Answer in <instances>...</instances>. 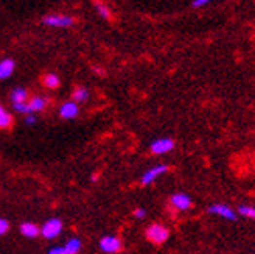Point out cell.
Returning <instances> with one entry per match:
<instances>
[{
    "mask_svg": "<svg viewBox=\"0 0 255 254\" xmlns=\"http://www.w3.org/2000/svg\"><path fill=\"white\" fill-rule=\"evenodd\" d=\"M145 237L153 245H162L170 239V229L162 223H151L145 229Z\"/></svg>",
    "mask_w": 255,
    "mask_h": 254,
    "instance_id": "1",
    "label": "cell"
},
{
    "mask_svg": "<svg viewBox=\"0 0 255 254\" xmlns=\"http://www.w3.org/2000/svg\"><path fill=\"white\" fill-rule=\"evenodd\" d=\"M62 226H64V223H62L61 218H58V217L49 218L41 226V235L47 240H55L62 233Z\"/></svg>",
    "mask_w": 255,
    "mask_h": 254,
    "instance_id": "2",
    "label": "cell"
},
{
    "mask_svg": "<svg viewBox=\"0 0 255 254\" xmlns=\"http://www.w3.org/2000/svg\"><path fill=\"white\" fill-rule=\"evenodd\" d=\"M44 25L53 27V28H67L73 25V18L67 14H47L41 20Z\"/></svg>",
    "mask_w": 255,
    "mask_h": 254,
    "instance_id": "3",
    "label": "cell"
},
{
    "mask_svg": "<svg viewBox=\"0 0 255 254\" xmlns=\"http://www.w3.org/2000/svg\"><path fill=\"white\" fill-rule=\"evenodd\" d=\"M207 212L212 214V215H217V217H221L224 220H230V221H235L238 218L237 211H234L232 208H229V206L224 204V203H215V204L209 206Z\"/></svg>",
    "mask_w": 255,
    "mask_h": 254,
    "instance_id": "4",
    "label": "cell"
},
{
    "mask_svg": "<svg viewBox=\"0 0 255 254\" xmlns=\"http://www.w3.org/2000/svg\"><path fill=\"white\" fill-rule=\"evenodd\" d=\"M174 140L170 139V137H159L156 140L151 142V145H149V152L153 153V155H157V156H161V155H166V153H170L174 150Z\"/></svg>",
    "mask_w": 255,
    "mask_h": 254,
    "instance_id": "5",
    "label": "cell"
},
{
    "mask_svg": "<svg viewBox=\"0 0 255 254\" xmlns=\"http://www.w3.org/2000/svg\"><path fill=\"white\" fill-rule=\"evenodd\" d=\"M98 245H100V250L103 253H106V254H117V253H120L122 248H123L122 240L118 239L117 235H105V237H101Z\"/></svg>",
    "mask_w": 255,
    "mask_h": 254,
    "instance_id": "6",
    "label": "cell"
},
{
    "mask_svg": "<svg viewBox=\"0 0 255 254\" xmlns=\"http://www.w3.org/2000/svg\"><path fill=\"white\" fill-rule=\"evenodd\" d=\"M168 165L166 164H157L154 165V167H149L145 173L142 175V178H140V182L143 186H149V184H153V182L159 178V176H162L164 173L168 172Z\"/></svg>",
    "mask_w": 255,
    "mask_h": 254,
    "instance_id": "7",
    "label": "cell"
},
{
    "mask_svg": "<svg viewBox=\"0 0 255 254\" xmlns=\"http://www.w3.org/2000/svg\"><path fill=\"white\" fill-rule=\"evenodd\" d=\"M170 206L171 208H174L176 211H188L191 206H193V200L184 192H178V194H173L170 196Z\"/></svg>",
    "mask_w": 255,
    "mask_h": 254,
    "instance_id": "8",
    "label": "cell"
},
{
    "mask_svg": "<svg viewBox=\"0 0 255 254\" xmlns=\"http://www.w3.org/2000/svg\"><path fill=\"white\" fill-rule=\"evenodd\" d=\"M79 116V106L75 101H64L61 108H59V117L64 120H72V118H76Z\"/></svg>",
    "mask_w": 255,
    "mask_h": 254,
    "instance_id": "9",
    "label": "cell"
},
{
    "mask_svg": "<svg viewBox=\"0 0 255 254\" xmlns=\"http://www.w3.org/2000/svg\"><path fill=\"white\" fill-rule=\"evenodd\" d=\"M20 234L27 239H36L37 235H41V228L35 225L33 221H25V223L20 225Z\"/></svg>",
    "mask_w": 255,
    "mask_h": 254,
    "instance_id": "10",
    "label": "cell"
},
{
    "mask_svg": "<svg viewBox=\"0 0 255 254\" xmlns=\"http://www.w3.org/2000/svg\"><path fill=\"white\" fill-rule=\"evenodd\" d=\"M16 69V61L11 58H3L0 59V80H6L10 78Z\"/></svg>",
    "mask_w": 255,
    "mask_h": 254,
    "instance_id": "11",
    "label": "cell"
},
{
    "mask_svg": "<svg viewBox=\"0 0 255 254\" xmlns=\"http://www.w3.org/2000/svg\"><path fill=\"white\" fill-rule=\"evenodd\" d=\"M47 105H49V100H47L45 97H42V95H35V97H31L28 100V106H30V111L31 113H41V111H44L47 108Z\"/></svg>",
    "mask_w": 255,
    "mask_h": 254,
    "instance_id": "12",
    "label": "cell"
},
{
    "mask_svg": "<svg viewBox=\"0 0 255 254\" xmlns=\"http://www.w3.org/2000/svg\"><path fill=\"white\" fill-rule=\"evenodd\" d=\"M13 123H14V118L11 113L6 111V108L0 103V130H10Z\"/></svg>",
    "mask_w": 255,
    "mask_h": 254,
    "instance_id": "13",
    "label": "cell"
},
{
    "mask_svg": "<svg viewBox=\"0 0 255 254\" xmlns=\"http://www.w3.org/2000/svg\"><path fill=\"white\" fill-rule=\"evenodd\" d=\"M10 100L13 105H18V103H27L28 100V91L25 87H14L10 94Z\"/></svg>",
    "mask_w": 255,
    "mask_h": 254,
    "instance_id": "14",
    "label": "cell"
},
{
    "mask_svg": "<svg viewBox=\"0 0 255 254\" xmlns=\"http://www.w3.org/2000/svg\"><path fill=\"white\" fill-rule=\"evenodd\" d=\"M89 100V89L87 87H83V86H78L73 89V92H72V101L75 103H84Z\"/></svg>",
    "mask_w": 255,
    "mask_h": 254,
    "instance_id": "15",
    "label": "cell"
},
{
    "mask_svg": "<svg viewBox=\"0 0 255 254\" xmlns=\"http://www.w3.org/2000/svg\"><path fill=\"white\" fill-rule=\"evenodd\" d=\"M83 248V242L78 239V237H72L64 245V250H66L67 254H78Z\"/></svg>",
    "mask_w": 255,
    "mask_h": 254,
    "instance_id": "16",
    "label": "cell"
},
{
    "mask_svg": "<svg viewBox=\"0 0 255 254\" xmlns=\"http://www.w3.org/2000/svg\"><path fill=\"white\" fill-rule=\"evenodd\" d=\"M238 215H243L244 218L249 220H255V206H249V204H243L237 209Z\"/></svg>",
    "mask_w": 255,
    "mask_h": 254,
    "instance_id": "17",
    "label": "cell"
},
{
    "mask_svg": "<svg viewBox=\"0 0 255 254\" xmlns=\"http://www.w3.org/2000/svg\"><path fill=\"white\" fill-rule=\"evenodd\" d=\"M59 83H61V80L56 74H47L44 77V86L47 87V89H56Z\"/></svg>",
    "mask_w": 255,
    "mask_h": 254,
    "instance_id": "18",
    "label": "cell"
},
{
    "mask_svg": "<svg viewBox=\"0 0 255 254\" xmlns=\"http://www.w3.org/2000/svg\"><path fill=\"white\" fill-rule=\"evenodd\" d=\"M14 111L18 114H22V116H28V114H33L30 111V106H28V101L27 103H18V105H13Z\"/></svg>",
    "mask_w": 255,
    "mask_h": 254,
    "instance_id": "19",
    "label": "cell"
},
{
    "mask_svg": "<svg viewBox=\"0 0 255 254\" xmlns=\"http://www.w3.org/2000/svg\"><path fill=\"white\" fill-rule=\"evenodd\" d=\"M95 10H97V13L100 14V18H103V19H109V18H110V11H109V8H108L106 5L97 3V6H95Z\"/></svg>",
    "mask_w": 255,
    "mask_h": 254,
    "instance_id": "20",
    "label": "cell"
},
{
    "mask_svg": "<svg viewBox=\"0 0 255 254\" xmlns=\"http://www.w3.org/2000/svg\"><path fill=\"white\" fill-rule=\"evenodd\" d=\"M8 229H10V221H8L6 218H3V217H0V235L6 234Z\"/></svg>",
    "mask_w": 255,
    "mask_h": 254,
    "instance_id": "21",
    "label": "cell"
},
{
    "mask_svg": "<svg viewBox=\"0 0 255 254\" xmlns=\"http://www.w3.org/2000/svg\"><path fill=\"white\" fill-rule=\"evenodd\" d=\"M134 217L137 218V220H143L146 217V209L145 208H137V209H134Z\"/></svg>",
    "mask_w": 255,
    "mask_h": 254,
    "instance_id": "22",
    "label": "cell"
},
{
    "mask_svg": "<svg viewBox=\"0 0 255 254\" xmlns=\"http://www.w3.org/2000/svg\"><path fill=\"white\" fill-rule=\"evenodd\" d=\"M210 2H213V0H193V2H191V6L193 8H202Z\"/></svg>",
    "mask_w": 255,
    "mask_h": 254,
    "instance_id": "23",
    "label": "cell"
},
{
    "mask_svg": "<svg viewBox=\"0 0 255 254\" xmlns=\"http://www.w3.org/2000/svg\"><path fill=\"white\" fill-rule=\"evenodd\" d=\"M23 122H25L27 125H35L36 122H37V117L35 116V114H28V116H25V117H23Z\"/></svg>",
    "mask_w": 255,
    "mask_h": 254,
    "instance_id": "24",
    "label": "cell"
},
{
    "mask_svg": "<svg viewBox=\"0 0 255 254\" xmlns=\"http://www.w3.org/2000/svg\"><path fill=\"white\" fill-rule=\"evenodd\" d=\"M49 254H67V253L64 250V247H55L49 251Z\"/></svg>",
    "mask_w": 255,
    "mask_h": 254,
    "instance_id": "25",
    "label": "cell"
}]
</instances>
